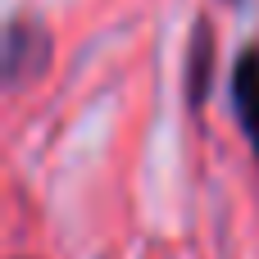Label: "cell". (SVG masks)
Returning <instances> with one entry per match:
<instances>
[{
	"mask_svg": "<svg viewBox=\"0 0 259 259\" xmlns=\"http://www.w3.org/2000/svg\"><path fill=\"white\" fill-rule=\"evenodd\" d=\"M50 55H55V41H50L46 23L9 14V23H5V87L23 91L27 82H41L50 68Z\"/></svg>",
	"mask_w": 259,
	"mask_h": 259,
	"instance_id": "obj_1",
	"label": "cell"
},
{
	"mask_svg": "<svg viewBox=\"0 0 259 259\" xmlns=\"http://www.w3.org/2000/svg\"><path fill=\"white\" fill-rule=\"evenodd\" d=\"M228 5H241V0H228Z\"/></svg>",
	"mask_w": 259,
	"mask_h": 259,
	"instance_id": "obj_4",
	"label": "cell"
},
{
	"mask_svg": "<svg viewBox=\"0 0 259 259\" xmlns=\"http://www.w3.org/2000/svg\"><path fill=\"white\" fill-rule=\"evenodd\" d=\"M214 77H219V41H214L209 18L196 14L191 18V32H187V50H182V96H187V109L196 118L209 105Z\"/></svg>",
	"mask_w": 259,
	"mask_h": 259,
	"instance_id": "obj_2",
	"label": "cell"
},
{
	"mask_svg": "<svg viewBox=\"0 0 259 259\" xmlns=\"http://www.w3.org/2000/svg\"><path fill=\"white\" fill-rule=\"evenodd\" d=\"M228 105L232 118L250 146V159L259 168V41H246L232 59V77H228Z\"/></svg>",
	"mask_w": 259,
	"mask_h": 259,
	"instance_id": "obj_3",
	"label": "cell"
}]
</instances>
